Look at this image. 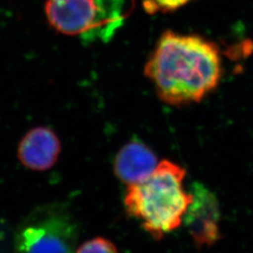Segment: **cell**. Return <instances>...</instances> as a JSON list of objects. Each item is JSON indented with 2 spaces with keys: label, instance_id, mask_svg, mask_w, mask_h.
Returning <instances> with one entry per match:
<instances>
[{
  "label": "cell",
  "instance_id": "cell-1",
  "mask_svg": "<svg viewBox=\"0 0 253 253\" xmlns=\"http://www.w3.org/2000/svg\"><path fill=\"white\" fill-rule=\"evenodd\" d=\"M221 57L214 42L197 35L165 31L145 68L159 98L172 106L199 102L221 79Z\"/></svg>",
  "mask_w": 253,
  "mask_h": 253
},
{
  "label": "cell",
  "instance_id": "cell-2",
  "mask_svg": "<svg viewBox=\"0 0 253 253\" xmlns=\"http://www.w3.org/2000/svg\"><path fill=\"white\" fill-rule=\"evenodd\" d=\"M185 175L181 166L163 161L145 179L127 186L124 200L126 212L139 219L155 240L180 226L192 202V194L183 187Z\"/></svg>",
  "mask_w": 253,
  "mask_h": 253
},
{
  "label": "cell",
  "instance_id": "cell-3",
  "mask_svg": "<svg viewBox=\"0 0 253 253\" xmlns=\"http://www.w3.org/2000/svg\"><path fill=\"white\" fill-rule=\"evenodd\" d=\"M77 228L70 215L54 207L42 208L21 223L14 253H75Z\"/></svg>",
  "mask_w": 253,
  "mask_h": 253
},
{
  "label": "cell",
  "instance_id": "cell-4",
  "mask_svg": "<svg viewBox=\"0 0 253 253\" xmlns=\"http://www.w3.org/2000/svg\"><path fill=\"white\" fill-rule=\"evenodd\" d=\"M192 202L183 220L197 249L211 247L221 239L220 211L217 197L201 183H193Z\"/></svg>",
  "mask_w": 253,
  "mask_h": 253
},
{
  "label": "cell",
  "instance_id": "cell-5",
  "mask_svg": "<svg viewBox=\"0 0 253 253\" xmlns=\"http://www.w3.org/2000/svg\"><path fill=\"white\" fill-rule=\"evenodd\" d=\"M45 13L56 31L85 38L95 26L98 4L97 0H47Z\"/></svg>",
  "mask_w": 253,
  "mask_h": 253
},
{
  "label": "cell",
  "instance_id": "cell-6",
  "mask_svg": "<svg viewBox=\"0 0 253 253\" xmlns=\"http://www.w3.org/2000/svg\"><path fill=\"white\" fill-rule=\"evenodd\" d=\"M60 150V141L54 131L46 126H38L29 130L21 140L19 161L28 169L45 171L54 166Z\"/></svg>",
  "mask_w": 253,
  "mask_h": 253
},
{
  "label": "cell",
  "instance_id": "cell-7",
  "mask_svg": "<svg viewBox=\"0 0 253 253\" xmlns=\"http://www.w3.org/2000/svg\"><path fill=\"white\" fill-rule=\"evenodd\" d=\"M158 164V158L150 148L140 141H132L119 150L115 172L120 180L129 186L149 176Z\"/></svg>",
  "mask_w": 253,
  "mask_h": 253
},
{
  "label": "cell",
  "instance_id": "cell-8",
  "mask_svg": "<svg viewBox=\"0 0 253 253\" xmlns=\"http://www.w3.org/2000/svg\"><path fill=\"white\" fill-rule=\"evenodd\" d=\"M125 2L126 0H97L98 15L87 38L92 40L94 37H100L108 40L125 17Z\"/></svg>",
  "mask_w": 253,
  "mask_h": 253
},
{
  "label": "cell",
  "instance_id": "cell-9",
  "mask_svg": "<svg viewBox=\"0 0 253 253\" xmlns=\"http://www.w3.org/2000/svg\"><path fill=\"white\" fill-rule=\"evenodd\" d=\"M75 253H118V251L108 239L96 237L82 244Z\"/></svg>",
  "mask_w": 253,
  "mask_h": 253
},
{
  "label": "cell",
  "instance_id": "cell-10",
  "mask_svg": "<svg viewBox=\"0 0 253 253\" xmlns=\"http://www.w3.org/2000/svg\"><path fill=\"white\" fill-rule=\"evenodd\" d=\"M190 0H153L156 9L162 11H172L178 9L189 3Z\"/></svg>",
  "mask_w": 253,
  "mask_h": 253
}]
</instances>
